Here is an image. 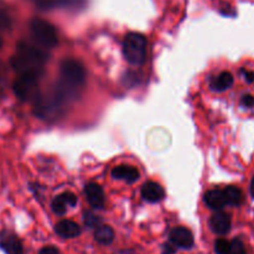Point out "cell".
<instances>
[{"instance_id": "obj_1", "label": "cell", "mask_w": 254, "mask_h": 254, "mask_svg": "<svg viewBox=\"0 0 254 254\" xmlns=\"http://www.w3.org/2000/svg\"><path fill=\"white\" fill-rule=\"evenodd\" d=\"M86 82L83 64L73 59H66L60 64V81L54 87V93L64 103L76 98Z\"/></svg>"}, {"instance_id": "obj_2", "label": "cell", "mask_w": 254, "mask_h": 254, "mask_svg": "<svg viewBox=\"0 0 254 254\" xmlns=\"http://www.w3.org/2000/svg\"><path fill=\"white\" fill-rule=\"evenodd\" d=\"M49 60V55L44 50L35 47L27 42L17 44L16 54L11 57V66L19 76L40 77Z\"/></svg>"}, {"instance_id": "obj_3", "label": "cell", "mask_w": 254, "mask_h": 254, "mask_svg": "<svg viewBox=\"0 0 254 254\" xmlns=\"http://www.w3.org/2000/svg\"><path fill=\"white\" fill-rule=\"evenodd\" d=\"M123 54L133 66H140L146 59V39L138 32H130L123 42Z\"/></svg>"}, {"instance_id": "obj_4", "label": "cell", "mask_w": 254, "mask_h": 254, "mask_svg": "<svg viewBox=\"0 0 254 254\" xmlns=\"http://www.w3.org/2000/svg\"><path fill=\"white\" fill-rule=\"evenodd\" d=\"M30 32L35 41L44 49H54L59 44L56 29L46 20L32 19L30 22Z\"/></svg>"}, {"instance_id": "obj_5", "label": "cell", "mask_w": 254, "mask_h": 254, "mask_svg": "<svg viewBox=\"0 0 254 254\" xmlns=\"http://www.w3.org/2000/svg\"><path fill=\"white\" fill-rule=\"evenodd\" d=\"M14 93L22 102H34L36 103L40 98L39 77L19 76L14 82Z\"/></svg>"}, {"instance_id": "obj_6", "label": "cell", "mask_w": 254, "mask_h": 254, "mask_svg": "<svg viewBox=\"0 0 254 254\" xmlns=\"http://www.w3.org/2000/svg\"><path fill=\"white\" fill-rule=\"evenodd\" d=\"M169 240L175 247L184 248V250H190L195 243L192 232L186 227H175L171 230Z\"/></svg>"}, {"instance_id": "obj_7", "label": "cell", "mask_w": 254, "mask_h": 254, "mask_svg": "<svg viewBox=\"0 0 254 254\" xmlns=\"http://www.w3.org/2000/svg\"><path fill=\"white\" fill-rule=\"evenodd\" d=\"M0 248L5 254H24L21 241L14 233L4 232L0 236Z\"/></svg>"}, {"instance_id": "obj_8", "label": "cell", "mask_w": 254, "mask_h": 254, "mask_svg": "<svg viewBox=\"0 0 254 254\" xmlns=\"http://www.w3.org/2000/svg\"><path fill=\"white\" fill-rule=\"evenodd\" d=\"M210 228L216 235H227L231 230V217L225 212H216L210 218Z\"/></svg>"}, {"instance_id": "obj_9", "label": "cell", "mask_w": 254, "mask_h": 254, "mask_svg": "<svg viewBox=\"0 0 254 254\" xmlns=\"http://www.w3.org/2000/svg\"><path fill=\"white\" fill-rule=\"evenodd\" d=\"M84 193H86V198L88 201L89 205L93 208H102L106 202V197H104V191L98 184L91 183L86 186L84 189Z\"/></svg>"}, {"instance_id": "obj_10", "label": "cell", "mask_w": 254, "mask_h": 254, "mask_svg": "<svg viewBox=\"0 0 254 254\" xmlns=\"http://www.w3.org/2000/svg\"><path fill=\"white\" fill-rule=\"evenodd\" d=\"M55 232L61 238L71 240V238H76L81 235V227L78 226V223L71 220H62L55 226Z\"/></svg>"}, {"instance_id": "obj_11", "label": "cell", "mask_w": 254, "mask_h": 254, "mask_svg": "<svg viewBox=\"0 0 254 254\" xmlns=\"http://www.w3.org/2000/svg\"><path fill=\"white\" fill-rule=\"evenodd\" d=\"M141 196L148 202H159L165 196V191H164V189L158 183L148 181L141 188Z\"/></svg>"}, {"instance_id": "obj_12", "label": "cell", "mask_w": 254, "mask_h": 254, "mask_svg": "<svg viewBox=\"0 0 254 254\" xmlns=\"http://www.w3.org/2000/svg\"><path fill=\"white\" fill-rule=\"evenodd\" d=\"M112 176H113L114 179L123 180L128 184H133L138 180L140 174H139L138 169L134 168V166L119 165L116 166V168L112 170Z\"/></svg>"}, {"instance_id": "obj_13", "label": "cell", "mask_w": 254, "mask_h": 254, "mask_svg": "<svg viewBox=\"0 0 254 254\" xmlns=\"http://www.w3.org/2000/svg\"><path fill=\"white\" fill-rule=\"evenodd\" d=\"M205 203L210 208L220 211L225 207L226 203L225 193L222 190H210L205 193Z\"/></svg>"}, {"instance_id": "obj_14", "label": "cell", "mask_w": 254, "mask_h": 254, "mask_svg": "<svg viewBox=\"0 0 254 254\" xmlns=\"http://www.w3.org/2000/svg\"><path fill=\"white\" fill-rule=\"evenodd\" d=\"M94 240L102 246H108L114 240V231L111 226L101 225L94 231Z\"/></svg>"}, {"instance_id": "obj_15", "label": "cell", "mask_w": 254, "mask_h": 254, "mask_svg": "<svg viewBox=\"0 0 254 254\" xmlns=\"http://www.w3.org/2000/svg\"><path fill=\"white\" fill-rule=\"evenodd\" d=\"M233 84V76L232 73H230V72L225 71L222 72V73L218 74L217 77H216L215 81L212 82V87L213 89H216L217 92H223L226 91V89L231 88Z\"/></svg>"}, {"instance_id": "obj_16", "label": "cell", "mask_w": 254, "mask_h": 254, "mask_svg": "<svg viewBox=\"0 0 254 254\" xmlns=\"http://www.w3.org/2000/svg\"><path fill=\"white\" fill-rule=\"evenodd\" d=\"M223 193H225L226 203L230 206H238L241 205L243 200V193L242 191L240 190L236 186H228L223 190Z\"/></svg>"}, {"instance_id": "obj_17", "label": "cell", "mask_w": 254, "mask_h": 254, "mask_svg": "<svg viewBox=\"0 0 254 254\" xmlns=\"http://www.w3.org/2000/svg\"><path fill=\"white\" fill-rule=\"evenodd\" d=\"M67 206H68V205H67V202L64 201V196H62V195L57 196V197L55 198V200L52 201V203H51L52 211H54V212L56 213V215H59V216L64 215V213L66 212Z\"/></svg>"}, {"instance_id": "obj_18", "label": "cell", "mask_w": 254, "mask_h": 254, "mask_svg": "<svg viewBox=\"0 0 254 254\" xmlns=\"http://www.w3.org/2000/svg\"><path fill=\"white\" fill-rule=\"evenodd\" d=\"M231 242L225 238H218L215 242V253L216 254H230Z\"/></svg>"}, {"instance_id": "obj_19", "label": "cell", "mask_w": 254, "mask_h": 254, "mask_svg": "<svg viewBox=\"0 0 254 254\" xmlns=\"http://www.w3.org/2000/svg\"><path fill=\"white\" fill-rule=\"evenodd\" d=\"M10 27H11V17L4 7H0V31H6Z\"/></svg>"}, {"instance_id": "obj_20", "label": "cell", "mask_w": 254, "mask_h": 254, "mask_svg": "<svg viewBox=\"0 0 254 254\" xmlns=\"http://www.w3.org/2000/svg\"><path fill=\"white\" fill-rule=\"evenodd\" d=\"M57 4L64 7H67V9L77 10L84 6L86 0H57Z\"/></svg>"}, {"instance_id": "obj_21", "label": "cell", "mask_w": 254, "mask_h": 254, "mask_svg": "<svg viewBox=\"0 0 254 254\" xmlns=\"http://www.w3.org/2000/svg\"><path fill=\"white\" fill-rule=\"evenodd\" d=\"M230 254H247L246 253V248H245V245H243V242L241 240H233L232 242H231V252Z\"/></svg>"}, {"instance_id": "obj_22", "label": "cell", "mask_w": 254, "mask_h": 254, "mask_svg": "<svg viewBox=\"0 0 254 254\" xmlns=\"http://www.w3.org/2000/svg\"><path fill=\"white\" fill-rule=\"evenodd\" d=\"M32 2L40 10H45L46 11V10H51L57 4V0H32Z\"/></svg>"}, {"instance_id": "obj_23", "label": "cell", "mask_w": 254, "mask_h": 254, "mask_svg": "<svg viewBox=\"0 0 254 254\" xmlns=\"http://www.w3.org/2000/svg\"><path fill=\"white\" fill-rule=\"evenodd\" d=\"M84 223H86V226H88V227H98L99 223H101V218L97 217V216H94L93 213H86L84 215Z\"/></svg>"}, {"instance_id": "obj_24", "label": "cell", "mask_w": 254, "mask_h": 254, "mask_svg": "<svg viewBox=\"0 0 254 254\" xmlns=\"http://www.w3.org/2000/svg\"><path fill=\"white\" fill-rule=\"evenodd\" d=\"M62 196H64V201H66V202H67V205L71 206V207L76 206L77 197H76V195H74V193H72V192H64V193H62Z\"/></svg>"}, {"instance_id": "obj_25", "label": "cell", "mask_w": 254, "mask_h": 254, "mask_svg": "<svg viewBox=\"0 0 254 254\" xmlns=\"http://www.w3.org/2000/svg\"><path fill=\"white\" fill-rule=\"evenodd\" d=\"M241 103H242L243 107H247V108H252V107H254V97L251 96V94H246V96H243Z\"/></svg>"}, {"instance_id": "obj_26", "label": "cell", "mask_w": 254, "mask_h": 254, "mask_svg": "<svg viewBox=\"0 0 254 254\" xmlns=\"http://www.w3.org/2000/svg\"><path fill=\"white\" fill-rule=\"evenodd\" d=\"M39 254H61V253H60L59 248H56L55 246H46V247L40 250Z\"/></svg>"}, {"instance_id": "obj_27", "label": "cell", "mask_w": 254, "mask_h": 254, "mask_svg": "<svg viewBox=\"0 0 254 254\" xmlns=\"http://www.w3.org/2000/svg\"><path fill=\"white\" fill-rule=\"evenodd\" d=\"M161 253L163 254H175V248L173 247L171 245H164L163 246V251H161Z\"/></svg>"}, {"instance_id": "obj_28", "label": "cell", "mask_w": 254, "mask_h": 254, "mask_svg": "<svg viewBox=\"0 0 254 254\" xmlns=\"http://www.w3.org/2000/svg\"><path fill=\"white\" fill-rule=\"evenodd\" d=\"M243 74H245L246 81L250 82V83L254 82V71H245L243 72Z\"/></svg>"}, {"instance_id": "obj_29", "label": "cell", "mask_w": 254, "mask_h": 254, "mask_svg": "<svg viewBox=\"0 0 254 254\" xmlns=\"http://www.w3.org/2000/svg\"><path fill=\"white\" fill-rule=\"evenodd\" d=\"M251 192H252V196L254 197V178L252 179V183H251Z\"/></svg>"}, {"instance_id": "obj_30", "label": "cell", "mask_w": 254, "mask_h": 254, "mask_svg": "<svg viewBox=\"0 0 254 254\" xmlns=\"http://www.w3.org/2000/svg\"><path fill=\"white\" fill-rule=\"evenodd\" d=\"M121 254H134V253L130 252V251H123V252H121Z\"/></svg>"}, {"instance_id": "obj_31", "label": "cell", "mask_w": 254, "mask_h": 254, "mask_svg": "<svg viewBox=\"0 0 254 254\" xmlns=\"http://www.w3.org/2000/svg\"><path fill=\"white\" fill-rule=\"evenodd\" d=\"M1 45H2V40L0 39V47H1Z\"/></svg>"}]
</instances>
